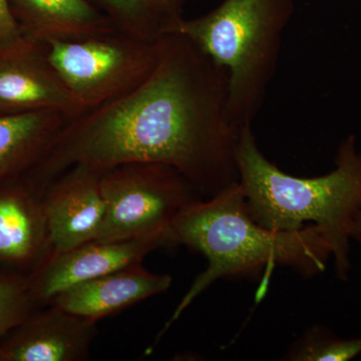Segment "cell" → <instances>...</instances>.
<instances>
[{"label":"cell","instance_id":"cell-13","mask_svg":"<svg viewBox=\"0 0 361 361\" xmlns=\"http://www.w3.org/2000/svg\"><path fill=\"white\" fill-rule=\"evenodd\" d=\"M51 252L42 198L33 200L18 190L0 193V260L26 263L37 259L40 265Z\"/></svg>","mask_w":361,"mask_h":361},{"label":"cell","instance_id":"cell-20","mask_svg":"<svg viewBox=\"0 0 361 361\" xmlns=\"http://www.w3.org/2000/svg\"><path fill=\"white\" fill-rule=\"evenodd\" d=\"M360 1H361V0H360Z\"/></svg>","mask_w":361,"mask_h":361},{"label":"cell","instance_id":"cell-7","mask_svg":"<svg viewBox=\"0 0 361 361\" xmlns=\"http://www.w3.org/2000/svg\"><path fill=\"white\" fill-rule=\"evenodd\" d=\"M56 111L68 120L85 109L47 59L44 44L27 39L0 52V111Z\"/></svg>","mask_w":361,"mask_h":361},{"label":"cell","instance_id":"cell-17","mask_svg":"<svg viewBox=\"0 0 361 361\" xmlns=\"http://www.w3.org/2000/svg\"><path fill=\"white\" fill-rule=\"evenodd\" d=\"M33 299L30 282L0 277V338L25 322Z\"/></svg>","mask_w":361,"mask_h":361},{"label":"cell","instance_id":"cell-12","mask_svg":"<svg viewBox=\"0 0 361 361\" xmlns=\"http://www.w3.org/2000/svg\"><path fill=\"white\" fill-rule=\"evenodd\" d=\"M23 35L44 44L118 32L89 0H18Z\"/></svg>","mask_w":361,"mask_h":361},{"label":"cell","instance_id":"cell-10","mask_svg":"<svg viewBox=\"0 0 361 361\" xmlns=\"http://www.w3.org/2000/svg\"><path fill=\"white\" fill-rule=\"evenodd\" d=\"M49 306L42 314L20 323L18 334L0 348V360H89L97 322Z\"/></svg>","mask_w":361,"mask_h":361},{"label":"cell","instance_id":"cell-9","mask_svg":"<svg viewBox=\"0 0 361 361\" xmlns=\"http://www.w3.org/2000/svg\"><path fill=\"white\" fill-rule=\"evenodd\" d=\"M169 247L161 238L94 240L59 253L49 254L30 282L33 298L49 304L75 285L142 263L152 252Z\"/></svg>","mask_w":361,"mask_h":361},{"label":"cell","instance_id":"cell-5","mask_svg":"<svg viewBox=\"0 0 361 361\" xmlns=\"http://www.w3.org/2000/svg\"><path fill=\"white\" fill-rule=\"evenodd\" d=\"M101 184L106 201L101 241L161 238L171 247L175 221L204 199L184 175L164 164H123L104 171Z\"/></svg>","mask_w":361,"mask_h":361},{"label":"cell","instance_id":"cell-3","mask_svg":"<svg viewBox=\"0 0 361 361\" xmlns=\"http://www.w3.org/2000/svg\"><path fill=\"white\" fill-rule=\"evenodd\" d=\"M334 165L318 177L287 174L261 152L252 128L243 130L237 149L238 183L251 217L274 231L317 226L331 248L336 277L346 281L353 267L351 224L361 202V152L355 134L339 144Z\"/></svg>","mask_w":361,"mask_h":361},{"label":"cell","instance_id":"cell-19","mask_svg":"<svg viewBox=\"0 0 361 361\" xmlns=\"http://www.w3.org/2000/svg\"><path fill=\"white\" fill-rule=\"evenodd\" d=\"M350 238L361 247V202L351 224Z\"/></svg>","mask_w":361,"mask_h":361},{"label":"cell","instance_id":"cell-1","mask_svg":"<svg viewBox=\"0 0 361 361\" xmlns=\"http://www.w3.org/2000/svg\"><path fill=\"white\" fill-rule=\"evenodd\" d=\"M224 68L182 32L163 40L155 68L125 94L66 121L35 167L42 192L82 166L104 171L158 163L185 176L204 198L238 182L242 133L227 118Z\"/></svg>","mask_w":361,"mask_h":361},{"label":"cell","instance_id":"cell-6","mask_svg":"<svg viewBox=\"0 0 361 361\" xmlns=\"http://www.w3.org/2000/svg\"><path fill=\"white\" fill-rule=\"evenodd\" d=\"M164 39L148 42L114 32L44 44L52 68L87 111L125 94L148 77Z\"/></svg>","mask_w":361,"mask_h":361},{"label":"cell","instance_id":"cell-15","mask_svg":"<svg viewBox=\"0 0 361 361\" xmlns=\"http://www.w3.org/2000/svg\"><path fill=\"white\" fill-rule=\"evenodd\" d=\"M118 32L158 42L180 32L187 0H92Z\"/></svg>","mask_w":361,"mask_h":361},{"label":"cell","instance_id":"cell-16","mask_svg":"<svg viewBox=\"0 0 361 361\" xmlns=\"http://www.w3.org/2000/svg\"><path fill=\"white\" fill-rule=\"evenodd\" d=\"M361 355V336L343 338L323 325H311L292 342L286 361H349Z\"/></svg>","mask_w":361,"mask_h":361},{"label":"cell","instance_id":"cell-2","mask_svg":"<svg viewBox=\"0 0 361 361\" xmlns=\"http://www.w3.org/2000/svg\"><path fill=\"white\" fill-rule=\"evenodd\" d=\"M171 242L201 253L207 267L180 299L155 343L216 281L257 280L278 266L313 278L326 270L332 258L329 241L317 226L274 231L258 224L249 214L238 182L185 209L173 225Z\"/></svg>","mask_w":361,"mask_h":361},{"label":"cell","instance_id":"cell-11","mask_svg":"<svg viewBox=\"0 0 361 361\" xmlns=\"http://www.w3.org/2000/svg\"><path fill=\"white\" fill-rule=\"evenodd\" d=\"M172 283L170 274L151 272L142 262L71 286L54 296L49 304L97 322L164 293Z\"/></svg>","mask_w":361,"mask_h":361},{"label":"cell","instance_id":"cell-14","mask_svg":"<svg viewBox=\"0 0 361 361\" xmlns=\"http://www.w3.org/2000/svg\"><path fill=\"white\" fill-rule=\"evenodd\" d=\"M68 120L49 110L0 115V178L35 166Z\"/></svg>","mask_w":361,"mask_h":361},{"label":"cell","instance_id":"cell-8","mask_svg":"<svg viewBox=\"0 0 361 361\" xmlns=\"http://www.w3.org/2000/svg\"><path fill=\"white\" fill-rule=\"evenodd\" d=\"M103 172L77 166L52 180L42 193L51 254L97 240L106 216Z\"/></svg>","mask_w":361,"mask_h":361},{"label":"cell","instance_id":"cell-4","mask_svg":"<svg viewBox=\"0 0 361 361\" xmlns=\"http://www.w3.org/2000/svg\"><path fill=\"white\" fill-rule=\"evenodd\" d=\"M293 13L294 0H223L180 25L227 73V118L240 133L252 128L264 104Z\"/></svg>","mask_w":361,"mask_h":361},{"label":"cell","instance_id":"cell-18","mask_svg":"<svg viewBox=\"0 0 361 361\" xmlns=\"http://www.w3.org/2000/svg\"><path fill=\"white\" fill-rule=\"evenodd\" d=\"M27 39L14 18L8 0H0V52L18 47Z\"/></svg>","mask_w":361,"mask_h":361}]
</instances>
